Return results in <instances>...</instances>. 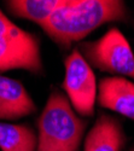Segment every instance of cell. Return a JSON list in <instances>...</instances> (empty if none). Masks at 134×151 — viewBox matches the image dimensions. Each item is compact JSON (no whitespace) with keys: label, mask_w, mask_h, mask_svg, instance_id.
Masks as SVG:
<instances>
[{"label":"cell","mask_w":134,"mask_h":151,"mask_svg":"<svg viewBox=\"0 0 134 151\" xmlns=\"http://www.w3.org/2000/svg\"><path fill=\"white\" fill-rule=\"evenodd\" d=\"M79 51L98 70L134 79V53L120 29L111 28L98 40L81 42Z\"/></svg>","instance_id":"cell-4"},{"label":"cell","mask_w":134,"mask_h":151,"mask_svg":"<svg viewBox=\"0 0 134 151\" xmlns=\"http://www.w3.org/2000/svg\"><path fill=\"white\" fill-rule=\"evenodd\" d=\"M98 103L134 121V82L122 76L102 79L98 85Z\"/></svg>","instance_id":"cell-6"},{"label":"cell","mask_w":134,"mask_h":151,"mask_svg":"<svg viewBox=\"0 0 134 151\" xmlns=\"http://www.w3.org/2000/svg\"><path fill=\"white\" fill-rule=\"evenodd\" d=\"M64 0H11L5 1V7L11 15L29 19L41 27Z\"/></svg>","instance_id":"cell-9"},{"label":"cell","mask_w":134,"mask_h":151,"mask_svg":"<svg viewBox=\"0 0 134 151\" xmlns=\"http://www.w3.org/2000/svg\"><path fill=\"white\" fill-rule=\"evenodd\" d=\"M127 16L121 0H64L41 28L58 46L68 48L103 24L126 21Z\"/></svg>","instance_id":"cell-1"},{"label":"cell","mask_w":134,"mask_h":151,"mask_svg":"<svg viewBox=\"0 0 134 151\" xmlns=\"http://www.w3.org/2000/svg\"><path fill=\"white\" fill-rule=\"evenodd\" d=\"M12 69L44 73L40 39L12 23L0 10V73Z\"/></svg>","instance_id":"cell-3"},{"label":"cell","mask_w":134,"mask_h":151,"mask_svg":"<svg viewBox=\"0 0 134 151\" xmlns=\"http://www.w3.org/2000/svg\"><path fill=\"white\" fill-rule=\"evenodd\" d=\"M132 151H134V150H132Z\"/></svg>","instance_id":"cell-11"},{"label":"cell","mask_w":134,"mask_h":151,"mask_svg":"<svg viewBox=\"0 0 134 151\" xmlns=\"http://www.w3.org/2000/svg\"><path fill=\"white\" fill-rule=\"evenodd\" d=\"M64 67L63 88L72 109L81 116H92L97 99V81L91 65L75 48L65 58Z\"/></svg>","instance_id":"cell-5"},{"label":"cell","mask_w":134,"mask_h":151,"mask_svg":"<svg viewBox=\"0 0 134 151\" xmlns=\"http://www.w3.org/2000/svg\"><path fill=\"white\" fill-rule=\"evenodd\" d=\"M87 123L62 92L53 90L38 120L36 151H79Z\"/></svg>","instance_id":"cell-2"},{"label":"cell","mask_w":134,"mask_h":151,"mask_svg":"<svg viewBox=\"0 0 134 151\" xmlns=\"http://www.w3.org/2000/svg\"><path fill=\"white\" fill-rule=\"evenodd\" d=\"M35 111L36 105L24 86L0 75V120H17Z\"/></svg>","instance_id":"cell-7"},{"label":"cell","mask_w":134,"mask_h":151,"mask_svg":"<svg viewBox=\"0 0 134 151\" xmlns=\"http://www.w3.org/2000/svg\"><path fill=\"white\" fill-rule=\"evenodd\" d=\"M126 142L122 124L113 116L102 114L87 133L83 151H122Z\"/></svg>","instance_id":"cell-8"},{"label":"cell","mask_w":134,"mask_h":151,"mask_svg":"<svg viewBox=\"0 0 134 151\" xmlns=\"http://www.w3.org/2000/svg\"><path fill=\"white\" fill-rule=\"evenodd\" d=\"M1 151H36L38 139L35 132L27 124L0 122Z\"/></svg>","instance_id":"cell-10"}]
</instances>
